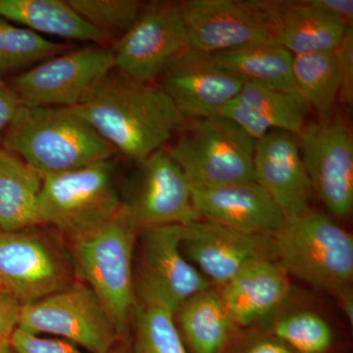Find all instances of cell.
Returning a JSON list of instances; mask_svg holds the SVG:
<instances>
[{
  "mask_svg": "<svg viewBox=\"0 0 353 353\" xmlns=\"http://www.w3.org/2000/svg\"><path fill=\"white\" fill-rule=\"evenodd\" d=\"M71 108L134 163L166 148L187 121L159 83L138 82L115 70Z\"/></svg>",
  "mask_w": 353,
  "mask_h": 353,
  "instance_id": "1",
  "label": "cell"
},
{
  "mask_svg": "<svg viewBox=\"0 0 353 353\" xmlns=\"http://www.w3.org/2000/svg\"><path fill=\"white\" fill-rule=\"evenodd\" d=\"M1 146L43 176L78 170L117 154L73 108L25 104L4 132Z\"/></svg>",
  "mask_w": 353,
  "mask_h": 353,
  "instance_id": "2",
  "label": "cell"
},
{
  "mask_svg": "<svg viewBox=\"0 0 353 353\" xmlns=\"http://www.w3.org/2000/svg\"><path fill=\"white\" fill-rule=\"evenodd\" d=\"M139 232L123 204L104 226L69 245L77 281L94 290L123 339L137 301L132 262Z\"/></svg>",
  "mask_w": 353,
  "mask_h": 353,
  "instance_id": "3",
  "label": "cell"
},
{
  "mask_svg": "<svg viewBox=\"0 0 353 353\" xmlns=\"http://www.w3.org/2000/svg\"><path fill=\"white\" fill-rule=\"evenodd\" d=\"M112 159L43 176L38 226L54 230L68 245L104 226L122 208Z\"/></svg>",
  "mask_w": 353,
  "mask_h": 353,
  "instance_id": "4",
  "label": "cell"
},
{
  "mask_svg": "<svg viewBox=\"0 0 353 353\" xmlns=\"http://www.w3.org/2000/svg\"><path fill=\"white\" fill-rule=\"evenodd\" d=\"M274 241L288 274L336 294L352 282V236L328 216L309 209L290 218Z\"/></svg>",
  "mask_w": 353,
  "mask_h": 353,
  "instance_id": "5",
  "label": "cell"
},
{
  "mask_svg": "<svg viewBox=\"0 0 353 353\" xmlns=\"http://www.w3.org/2000/svg\"><path fill=\"white\" fill-rule=\"evenodd\" d=\"M255 143L232 121L216 115L194 120L168 150L192 189H211L255 182Z\"/></svg>",
  "mask_w": 353,
  "mask_h": 353,
  "instance_id": "6",
  "label": "cell"
},
{
  "mask_svg": "<svg viewBox=\"0 0 353 353\" xmlns=\"http://www.w3.org/2000/svg\"><path fill=\"white\" fill-rule=\"evenodd\" d=\"M0 280L21 305L69 287L77 278L68 243L48 227L0 231Z\"/></svg>",
  "mask_w": 353,
  "mask_h": 353,
  "instance_id": "7",
  "label": "cell"
},
{
  "mask_svg": "<svg viewBox=\"0 0 353 353\" xmlns=\"http://www.w3.org/2000/svg\"><path fill=\"white\" fill-rule=\"evenodd\" d=\"M18 329L52 334L90 353H108L123 340L117 326L94 290L82 282L21 305Z\"/></svg>",
  "mask_w": 353,
  "mask_h": 353,
  "instance_id": "8",
  "label": "cell"
},
{
  "mask_svg": "<svg viewBox=\"0 0 353 353\" xmlns=\"http://www.w3.org/2000/svg\"><path fill=\"white\" fill-rule=\"evenodd\" d=\"M178 3L190 50L212 55L275 41L278 1L185 0Z\"/></svg>",
  "mask_w": 353,
  "mask_h": 353,
  "instance_id": "9",
  "label": "cell"
},
{
  "mask_svg": "<svg viewBox=\"0 0 353 353\" xmlns=\"http://www.w3.org/2000/svg\"><path fill=\"white\" fill-rule=\"evenodd\" d=\"M114 70L111 46L76 48L7 80L25 105L75 108Z\"/></svg>",
  "mask_w": 353,
  "mask_h": 353,
  "instance_id": "10",
  "label": "cell"
},
{
  "mask_svg": "<svg viewBox=\"0 0 353 353\" xmlns=\"http://www.w3.org/2000/svg\"><path fill=\"white\" fill-rule=\"evenodd\" d=\"M141 233L138 274L134 277L137 301L176 315L190 297L209 289L208 279L183 256V225L148 228Z\"/></svg>",
  "mask_w": 353,
  "mask_h": 353,
  "instance_id": "11",
  "label": "cell"
},
{
  "mask_svg": "<svg viewBox=\"0 0 353 353\" xmlns=\"http://www.w3.org/2000/svg\"><path fill=\"white\" fill-rule=\"evenodd\" d=\"M114 70L143 83H155L188 48V34L178 2L145 3L129 31L111 46Z\"/></svg>",
  "mask_w": 353,
  "mask_h": 353,
  "instance_id": "12",
  "label": "cell"
},
{
  "mask_svg": "<svg viewBox=\"0 0 353 353\" xmlns=\"http://www.w3.org/2000/svg\"><path fill=\"white\" fill-rule=\"evenodd\" d=\"M136 164L122 202L139 231L199 219L192 206L190 183L168 148H160Z\"/></svg>",
  "mask_w": 353,
  "mask_h": 353,
  "instance_id": "13",
  "label": "cell"
},
{
  "mask_svg": "<svg viewBox=\"0 0 353 353\" xmlns=\"http://www.w3.org/2000/svg\"><path fill=\"white\" fill-rule=\"evenodd\" d=\"M299 150L312 190L338 217L353 208V139L340 117L308 123L299 134Z\"/></svg>",
  "mask_w": 353,
  "mask_h": 353,
  "instance_id": "14",
  "label": "cell"
},
{
  "mask_svg": "<svg viewBox=\"0 0 353 353\" xmlns=\"http://www.w3.org/2000/svg\"><path fill=\"white\" fill-rule=\"evenodd\" d=\"M182 252L206 278L221 285L250 265L278 259L274 236L245 233L205 219L183 225Z\"/></svg>",
  "mask_w": 353,
  "mask_h": 353,
  "instance_id": "15",
  "label": "cell"
},
{
  "mask_svg": "<svg viewBox=\"0 0 353 353\" xmlns=\"http://www.w3.org/2000/svg\"><path fill=\"white\" fill-rule=\"evenodd\" d=\"M158 80L183 117L194 120L218 115L245 83L211 55L190 48L181 52Z\"/></svg>",
  "mask_w": 353,
  "mask_h": 353,
  "instance_id": "16",
  "label": "cell"
},
{
  "mask_svg": "<svg viewBox=\"0 0 353 353\" xmlns=\"http://www.w3.org/2000/svg\"><path fill=\"white\" fill-rule=\"evenodd\" d=\"M253 173L255 182L270 196L287 219L309 210L313 190L301 158L299 136L272 130L256 141Z\"/></svg>",
  "mask_w": 353,
  "mask_h": 353,
  "instance_id": "17",
  "label": "cell"
},
{
  "mask_svg": "<svg viewBox=\"0 0 353 353\" xmlns=\"http://www.w3.org/2000/svg\"><path fill=\"white\" fill-rule=\"evenodd\" d=\"M192 206L199 219L213 221L250 234L274 236L287 218L256 182L211 189H192Z\"/></svg>",
  "mask_w": 353,
  "mask_h": 353,
  "instance_id": "18",
  "label": "cell"
},
{
  "mask_svg": "<svg viewBox=\"0 0 353 353\" xmlns=\"http://www.w3.org/2000/svg\"><path fill=\"white\" fill-rule=\"evenodd\" d=\"M288 275L277 260H263L225 284L220 297L233 324L248 326L282 303L290 290Z\"/></svg>",
  "mask_w": 353,
  "mask_h": 353,
  "instance_id": "19",
  "label": "cell"
},
{
  "mask_svg": "<svg viewBox=\"0 0 353 353\" xmlns=\"http://www.w3.org/2000/svg\"><path fill=\"white\" fill-rule=\"evenodd\" d=\"M347 28L309 1H278L275 41L294 57L336 50Z\"/></svg>",
  "mask_w": 353,
  "mask_h": 353,
  "instance_id": "20",
  "label": "cell"
},
{
  "mask_svg": "<svg viewBox=\"0 0 353 353\" xmlns=\"http://www.w3.org/2000/svg\"><path fill=\"white\" fill-rule=\"evenodd\" d=\"M0 17L39 34L112 46L110 39L85 22L67 0H0Z\"/></svg>",
  "mask_w": 353,
  "mask_h": 353,
  "instance_id": "21",
  "label": "cell"
},
{
  "mask_svg": "<svg viewBox=\"0 0 353 353\" xmlns=\"http://www.w3.org/2000/svg\"><path fill=\"white\" fill-rule=\"evenodd\" d=\"M43 176L23 158L0 146V231L38 226Z\"/></svg>",
  "mask_w": 353,
  "mask_h": 353,
  "instance_id": "22",
  "label": "cell"
},
{
  "mask_svg": "<svg viewBox=\"0 0 353 353\" xmlns=\"http://www.w3.org/2000/svg\"><path fill=\"white\" fill-rule=\"evenodd\" d=\"M211 57L245 82L297 90L292 74L294 55L275 41L216 53Z\"/></svg>",
  "mask_w": 353,
  "mask_h": 353,
  "instance_id": "23",
  "label": "cell"
},
{
  "mask_svg": "<svg viewBox=\"0 0 353 353\" xmlns=\"http://www.w3.org/2000/svg\"><path fill=\"white\" fill-rule=\"evenodd\" d=\"M176 314L194 353L221 352L233 322L214 290L208 289L190 297Z\"/></svg>",
  "mask_w": 353,
  "mask_h": 353,
  "instance_id": "24",
  "label": "cell"
},
{
  "mask_svg": "<svg viewBox=\"0 0 353 353\" xmlns=\"http://www.w3.org/2000/svg\"><path fill=\"white\" fill-rule=\"evenodd\" d=\"M233 102L264 121L272 130H283L299 136L310 108L297 90L245 82Z\"/></svg>",
  "mask_w": 353,
  "mask_h": 353,
  "instance_id": "25",
  "label": "cell"
},
{
  "mask_svg": "<svg viewBox=\"0 0 353 353\" xmlns=\"http://www.w3.org/2000/svg\"><path fill=\"white\" fill-rule=\"evenodd\" d=\"M292 74L297 92L315 111L319 121L333 118L339 97L336 50L294 57Z\"/></svg>",
  "mask_w": 353,
  "mask_h": 353,
  "instance_id": "26",
  "label": "cell"
},
{
  "mask_svg": "<svg viewBox=\"0 0 353 353\" xmlns=\"http://www.w3.org/2000/svg\"><path fill=\"white\" fill-rule=\"evenodd\" d=\"M75 46L58 43L0 17V76H16Z\"/></svg>",
  "mask_w": 353,
  "mask_h": 353,
  "instance_id": "27",
  "label": "cell"
},
{
  "mask_svg": "<svg viewBox=\"0 0 353 353\" xmlns=\"http://www.w3.org/2000/svg\"><path fill=\"white\" fill-rule=\"evenodd\" d=\"M131 318L132 353H188L170 311L136 301Z\"/></svg>",
  "mask_w": 353,
  "mask_h": 353,
  "instance_id": "28",
  "label": "cell"
},
{
  "mask_svg": "<svg viewBox=\"0 0 353 353\" xmlns=\"http://www.w3.org/2000/svg\"><path fill=\"white\" fill-rule=\"evenodd\" d=\"M85 22L110 39L112 46L138 19L145 6L139 0H67Z\"/></svg>",
  "mask_w": 353,
  "mask_h": 353,
  "instance_id": "29",
  "label": "cell"
},
{
  "mask_svg": "<svg viewBox=\"0 0 353 353\" xmlns=\"http://www.w3.org/2000/svg\"><path fill=\"white\" fill-rule=\"evenodd\" d=\"M274 332L279 339L301 353L327 352L333 341L328 323L308 311L288 316L278 322Z\"/></svg>",
  "mask_w": 353,
  "mask_h": 353,
  "instance_id": "30",
  "label": "cell"
},
{
  "mask_svg": "<svg viewBox=\"0 0 353 353\" xmlns=\"http://www.w3.org/2000/svg\"><path fill=\"white\" fill-rule=\"evenodd\" d=\"M14 353H85L78 345L60 338H44L16 328L10 340Z\"/></svg>",
  "mask_w": 353,
  "mask_h": 353,
  "instance_id": "31",
  "label": "cell"
},
{
  "mask_svg": "<svg viewBox=\"0 0 353 353\" xmlns=\"http://www.w3.org/2000/svg\"><path fill=\"white\" fill-rule=\"evenodd\" d=\"M338 59V101L345 105L353 102V28L348 27L343 41L336 50Z\"/></svg>",
  "mask_w": 353,
  "mask_h": 353,
  "instance_id": "32",
  "label": "cell"
},
{
  "mask_svg": "<svg viewBox=\"0 0 353 353\" xmlns=\"http://www.w3.org/2000/svg\"><path fill=\"white\" fill-rule=\"evenodd\" d=\"M21 304L13 296H0V350L10 347L13 332L18 326Z\"/></svg>",
  "mask_w": 353,
  "mask_h": 353,
  "instance_id": "33",
  "label": "cell"
},
{
  "mask_svg": "<svg viewBox=\"0 0 353 353\" xmlns=\"http://www.w3.org/2000/svg\"><path fill=\"white\" fill-rule=\"evenodd\" d=\"M23 105L24 102L21 101L7 80L0 76V146L4 132Z\"/></svg>",
  "mask_w": 353,
  "mask_h": 353,
  "instance_id": "34",
  "label": "cell"
},
{
  "mask_svg": "<svg viewBox=\"0 0 353 353\" xmlns=\"http://www.w3.org/2000/svg\"><path fill=\"white\" fill-rule=\"evenodd\" d=\"M313 6L318 7L343 21L347 27H352V0H308Z\"/></svg>",
  "mask_w": 353,
  "mask_h": 353,
  "instance_id": "35",
  "label": "cell"
},
{
  "mask_svg": "<svg viewBox=\"0 0 353 353\" xmlns=\"http://www.w3.org/2000/svg\"><path fill=\"white\" fill-rule=\"evenodd\" d=\"M248 353H294L282 343L262 341L250 348Z\"/></svg>",
  "mask_w": 353,
  "mask_h": 353,
  "instance_id": "36",
  "label": "cell"
},
{
  "mask_svg": "<svg viewBox=\"0 0 353 353\" xmlns=\"http://www.w3.org/2000/svg\"><path fill=\"white\" fill-rule=\"evenodd\" d=\"M338 296H340L341 309H343V312H345V316H347L348 321H350L352 324L353 299L352 292H350V290H348L347 288V289L343 290V292H341Z\"/></svg>",
  "mask_w": 353,
  "mask_h": 353,
  "instance_id": "37",
  "label": "cell"
},
{
  "mask_svg": "<svg viewBox=\"0 0 353 353\" xmlns=\"http://www.w3.org/2000/svg\"><path fill=\"white\" fill-rule=\"evenodd\" d=\"M6 294L11 296V294H9L8 290L6 289V285H4L3 282L0 280V296H6Z\"/></svg>",
  "mask_w": 353,
  "mask_h": 353,
  "instance_id": "38",
  "label": "cell"
},
{
  "mask_svg": "<svg viewBox=\"0 0 353 353\" xmlns=\"http://www.w3.org/2000/svg\"><path fill=\"white\" fill-rule=\"evenodd\" d=\"M108 353H126V352H125L124 348L118 345L117 347L114 348V350H111V352Z\"/></svg>",
  "mask_w": 353,
  "mask_h": 353,
  "instance_id": "39",
  "label": "cell"
},
{
  "mask_svg": "<svg viewBox=\"0 0 353 353\" xmlns=\"http://www.w3.org/2000/svg\"><path fill=\"white\" fill-rule=\"evenodd\" d=\"M0 353H14L10 347L0 350Z\"/></svg>",
  "mask_w": 353,
  "mask_h": 353,
  "instance_id": "40",
  "label": "cell"
}]
</instances>
